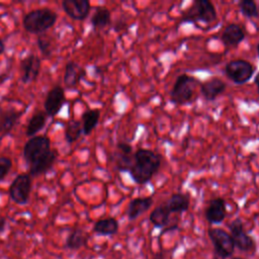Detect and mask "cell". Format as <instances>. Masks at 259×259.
<instances>
[{
  "mask_svg": "<svg viewBox=\"0 0 259 259\" xmlns=\"http://www.w3.org/2000/svg\"><path fill=\"white\" fill-rule=\"evenodd\" d=\"M163 157L149 149H138L134 153V164L128 171L132 180L140 185L149 183L159 172Z\"/></svg>",
  "mask_w": 259,
  "mask_h": 259,
  "instance_id": "1",
  "label": "cell"
},
{
  "mask_svg": "<svg viewBox=\"0 0 259 259\" xmlns=\"http://www.w3.org/2000/svg\"><path fill=\"white\" fill-rule=\"evenodd\" d=\"M57 20V14L49 8L34 9L26 13L22 19L24 29L30 33L39 34L51 28Z\"/></svg>",
  "mask_w": 259,
  "mask_h": 259,
  "instance_id": "2",
  "label": "cell"
},
{
  "mask_svg": "<svg viewBox=\"0 0 259 259\" xmlns=\"http://www.w3.org/2000/svg\"><path fill=\"white\" fill-rule=\"evenodd\" d=\"M217 19L214 5L208 0H195L182 12L181 23H211Z\"/></svg>",
  "mask_w": 259,
  "mask_h": 259,
  "instance_id": "3",
  "label": "cell"
},
{
  "mask_svg": "<svg viewBox=\"0 0 259 259\" xmlns=\"http://www.w3.org/2000/svg\"><path fill=\"white\" fill-rule=\"evenodd\" d=\"M199 84L198 80L187 74L179 75L170 91V100L176 105H183L191 101L193 90Z\"/></svg>",
  "mask_w": 259,
  "mask_h": 259,
  "instance_id": "4",
  "label": "cell"
},
{
  "mask_svg": "<svg viewBox=\"0 0 259 259\" xmlns=\"http://www.w3.org/2000/svg\"><path fill=\"white\" fill-rule=\"evenodd\" d=\"M254 66L243 59H236L228 62L225 66V73L235 84L243 85L254 75Z\"/></svg>",
  "mask_w": 259,
  "mask_h": 259,
  "instance_id": "5",
  "label": "cell"
},
{
  "mask_svg": "<svg viewBox=\"0 0 259 259\" xmlns=\"http://www.w3.org/2000/svg\"><path fill=\"white\" fill-rule=\"evenodd\" d=\"M207 234L213 245L217 257L220 259H227L233 255L235 244L230 233L221 228H213L209 229Z\"/></svg>",
  "mask_w": 259,
  "mask_h": 259,
  "instance_id": "6",
  "label": "cell"
},
{
  "mask_svg": "<svg viewBox=\"0 0 259 259\" xmlns=\"http://www.w3.org/2000/svg\"><path fill=\"white\" fill-rule=\"evenodd\" d=\"M51 152V141L45 136L30 138L23 147V158L28 165L36 162Z\"/></svg>",
  "mask_w": 259,
  "mask_h": 259,
  "instance_id": "7",
  "label": "cell"
},
{
  "mask_svg": "<svg viewBox=\"0 0 259 259\" xmlns=\"http://www.w3.org/2000/svg\"><path fill=\"white\" fill-rule=\"evenodd\" d=\"M31 191V177L28 174H19L9 186V195L17 204H25Z\"/></svg>",
  "mask_w": 259,
  "mask_h": 259,
  "instance_id": "8",
  "label": "cell"
},
{
  "mask_svg": "<svg viewBox=\"0 0 259 259\" xmlns=\"http://www.w3.org/2000/svg\"><path fill=\"white\" fill-rule=\"evenodd\" d=\"M230 235L234 241L235 248L240 251L249 252L255 248V241L245 232L244 224L241 219L237 218L230 224Z\"/></svg>",
  "mask_w": 259,
  "mask_h": 259,
  "instance_id": "9",
  "label": "cell"
},
{
  "mask_svg": "<svg viewBox=\"0 0 259 259\" xmlns=\"http://www.w3.org/2000/svg\"><path fill=\"white\" fill-rule=\"evenodd\" d=\"M111 159L119 172H128L134 164L133 147L124 142L118 143Z\"/></svg>",
  "mask_w": 259,
  "mask_h": 259,
  "instance_id": "10",
  "label": "cell"
},
{
  "mask_svg": "<svg viewBox=\"0 0 259 259\" xmlns=\"http://www.w3.org/2000/svg\"><path fill=\"white\" fill-rule=\"evenodd\" d=\"M40 70V59L33 55L29 54L20 62V75L21 81L25 84L34 81Z\"/></svg>",
  "mask_w": 259,
  "mask_h": 259,
  "instance_id": "11",
  "label": "cell"
},
{
  "mask_svg": "<svg viewBox=\"0 0 259 259\" xmlns=\"http://www.w3.org/2000/svg\"><path fill=\"white\" fill-rule=\"evenodd\" d=\"M65 101V93L64 89L57 85L53 87L49 93L47 94L46 100H45V111L47 116H55L57 115Z\"/></svg>",
  "mask_w": 259,
  "mask_h": 259,
  "instance_id": "12",
  "label": "cell"
},
{
  "mask_svg": "<svg viewBox=\"0 0 259 259\" xmlns=\"http://www.w3.org/2000/svg\"><path fill=\"white\" fill-rule=\"evenodd\" d=\"M204 215L209 224L219 225L223 223L227 215V205L225 199L222 197L212 198L205 208Z\"/></svg>",
  "mask_w": 259,
  "mask_h": 259,
  "instance_id": "13",
  "label": "cell"
},
{
  "mask_svg": "<svg viewBox=\"0 0 259 259\" xmlns=\"http://www.w3.org/2000/svg\"><path fill=\"white\" fill-rule=\"evenodd\" d=\"M62 7L72 19L84 20L89 14L90 2L88 0H64Z\"/></svg>",
  "mask_w": 259,
  "mask_h": 259,
  "instance_id": "14",
  "label": "cell"
},
{
  "mask_svg": "<svg viewBox=\"0 0 259 259\" xmlns=\"http://www.w3.org/2000/svg\"><path fill=\"white\" fill-rule=\"evenodd\" d=\"M245 31L237 23H229L223 30L221 40L226 47H237L245 39Z\"/></svg>",
  "mask_w": 259,
  "mask_h": 259,
  "instance_id": "15",
  "label": "cell"
},
{
  "mask_svg": "<svg viewBox=\"0 0 259 259\" xmlns=\"http://www.w3.org/2000/svg\"><path fill=\"white\" fill-rule=\"evenodd\" d=\"M227 88V84L220 78H211L200 85V93L206 101H213Z\"/></svg>",
  "mask_w": 259,
  "mask_h": 259,
  "instance_id": "16",
  "label": "cell"
},
{
  "mask_svg": "<svg viewBox=\"0 0 259 259\" xmlns=\"http://www.w3.org/2000/svg\"><path fill=\"white\" fill-rule=\"evenodd\" d=\"M153 197L146 196V197H137L130 201L127 208H126V215L130 221H134L138 219L140 215L145 213L150 207L153 205Z\"/></svg>",
  "mask_w": 259,
  "mask_h": 259,
  "instance_id": "17",
  "label": "cell"
},
{
  "mask_svg": "<svg viewBox=\"0 0 259 259\" xmlns=\"http://www.w3.org/2000/svg\"><path fill=\"white\" fill-rule=\"evenodd\" d=\"M86 72L84 68H82L80 65L77 63L70 61L66 64L65 66V71H64V84L67 88H72L75 87L81 79L85 76Z\"/></svg>",
  "mask_w": 259,
  "mask_h": 259,
  "instance_id": "18",
  "label": "cell"
},
{
  "mask_svg": "<svg viewBox=\"0 0 259 259\" xmlns=\"http://www.w3.org/2000/svg\"><path fill=\"white\" fill-rule=\"evenodd\" d=\"M21 114L22 111H16L14 109L0 111V139L11 132Z\"/></svg>",
  "mask_w": 259,
  "mask_h": 259,
  "instance_id": "19",
  "label": "cell"
},
{
  "mask_svg": "<svg viewBox=\"0 0 259 259\" xmlns=\"http://www.w3.org/2000/svg\"><path fill=\"white\" fill-rule=\"evenodd\" d=\"M56 158H57L56 151L51 150V152H49L46 156L41 157L39 160H37L36 162L29 165L30 175L37 176V175H41V174L48 172L53 167V165L56 161Z\"/></svg>",
  "mask_w": 259,
  "mask_h": 259,
  "instance_id": "20",
  "label": "cell"
},
{
  "mask_svg": "<svg viewBox=\"0 0 259 259\" xmlns=\"http://www.w3.org/2000/svg\"><path fill=\"white\" fill-rule=\"evenodd\" d=\"M165 203L171 213H182L189 208V195L181 192L173 193Z\"/></svg>",
  "mask_w": 259,
  "mask_h": 259,
  "instance_id": "21",
  "label": "cell"
},
{
  "mask_svg": "<svg viewBox=\"0 0 259 259\" xmlns=\"http://www.w3.org/2000/svg\"><path fill=\"white\" fill-rule=\"evenodd\" d=\"M170 214L171 212L169 208L167 207L166 203L163 202L160 205H158L155 209L152 210V212L150 213L149 220L155 228L163 229V228H166L167 225L169 224Z\"/></svg>",
  "mask_w": 259,
  "mask_h": 259,
  "instance_id": "22",
  "label": "cell"
},
{
  "mask_svg": "<svg viewBox=\"0 0 259 259\" xmlns=\"http://www.w3.org/2000/svg\"><path fill=\"white\" fill-rule=\"evenodd\" d=\"M93 231L101 236L115 235L118 231V222L114 218L101 219L94 224Z\"/></svg>",
  "mask_w": 259,
  "mask_h": 259,
  "instance_id": "23",
  "label": "cell"
},
{
  "mask_svg": "<svg viewBox=\"0 0 259 259\" xmlns=\"http://www.w3.org/2000/svg\"><path fill=\"white\" fill-rule=\"evenodd\" d=\"M100 118L99 109H88L82 115V130L83 135L88 136L98 124Z\"/></svg>",
  "mask_w": 259,
  "mask_h": 259,
  "instance_id": "24",
  "label": "cell"
},
{
  "mask_svg": "<svg viewBox=\"0 0 259 259\" xmlns=\"http://www.w3.org/2000/svg\"><path fill=\"white\" fill-rule=\"evenodd\" d=\"M111 14L110 11L103 6L97 7L91 17V24L94 29H102L110 24Z\"/></svg>",
  "mask_w": 259,
  "mask_h": 259,
  "instance_id": "25",
  "label": "cell"
},
{
  "mask_svg": "<svg viewBox=\"0 0 259 259\" xmlns=\"http://www.w3.org/2000/svg\"><path fill=\"white\" fill-rule=\"evenodd\" d=\"M87 241L88 235L81 229H75L69 234L66 240V247L71 250H79L87 244Z\"/></svg>",
  "mask_w": 259,
  "mask_h": 259,
  "instance_id": "26",
  "label": "cell"
},
{
  "mask_svg": "<svg viewBox=\"0 0 259 259\" xmlns=\"http://www.w3.org/2000/svg\"><path fill=\"white\" fill-rule=\"evenodd\" d=\"M47 121V114L46 112L42 111H37L36 113H34L26 126V136L28 137H33L34 135H36L40 130H42V127L45 126Z\"/></svg>",
  "mask_w": 259,
  "mask_h": 259,
  "instance_id": "27",
  "label": "cell"
},
{
  "mask_svg": "<svg viewBox=\"0 0 259 259\" xmlns=\"http://www.w3.org/2000/svg\"><path fill=\"white\" fill-rule=\"evenodd\" d=\"M83 134L82 122L80 120L71 119L65 128V140L71 144L76 142L80 136Z\"/></svg>",
  "mask_w": 259,
  "mask_h": 259,
  "instance_id": "28",
  "label": "cell"
},
{
  "mask_svg": "<svg viewBox=\"0 0 259 259\" xmlns=\"http://www.w3.org/2000/svg\"><path fill=\"white\" fill-rule=\"evenodd\" d=\"M240 12L247 18H256L259 16L257 3L253 0H241L238 3Z\"/></svg>",
  "mask_w": 259,
  "mask_h": 259,
  "instance_id": "29",
  "label": "cell"
},
{
  "mask_svg": "<svg viewBox=\"0 0 259 259\" xmlns=\"http://www.w3.org/2000/svg\"><path fill=\"white\" fill-rule=\"evenodd\" d=\"M37 47H38L40 53L47 57L51 56L53 53V50H54L52 40L46 35H40L37 37Z\"/></svg>",
  "mask_w": 259,
  "mask_h": 259,
  "instance_id": "30",
  "label": "cell"
},
{
  "mask_svg": "<svg viewBox=\"0 0 259 259\" xmlns=\"http://www.w3.org/2000/svg\"><path fill=\"white\" fill-rule=\"evenodd\" d=\"M12 167V161L8 157H0V181L5 178Z\"/></svg>",
  "mask_w": 259,
  "mask_h": 259,
  "instance_id": "31",
  "label": "cell"
},
{
  "mask_svg": "<svg viewBox=\"0 0 259 259\" xmlns=\"http://www.w3.org/2000/svg\"><path fill=\"white\" fill-rule=\"evenodd\" d=\"M126 26V22L123 20V19H120L118 21H116V23L114 24V30L115 31H120V30H123Z\"/></svg>",
  "mask_w": 259,
  "mask_h": 259,
  "instance_id": "32",
  "label": "cell"
},
{
  "mask_svg": "<svg viewBox=\"0 0 259 259\" xmlns=\"http://www.w3.org/2000/svg\"><path fill=\"white\" fill-rule=\"evenodd\" d=\"M5 228H6V219L0 218V234L3 233Z\"/></svg>",
  "mask_w": 259,
  "mask_h": 259,
  "instance_id": "33",
  "label": "cell"
},
{
  "mask_svg": "<svg viewBox=\"0 0 259 259\" xmlns=\"http://www.w3.org/2000/svg\"><path fill=\"white\" fill-rule=\"evenodd\" d=\"M254 83H255V85H256V87H257V92H258V94H259V72H258V73L256 74V76H255Z\"/></svg>",
  "mask_w": 259,
  "mask_h": 259,
  "instance_id": "34",
  "label": "cell"
},
{
  "mask_svg": "<svg viewBox=\"0 0 259 259\" xmlns=\"http://www.w3.org/2000/svg\"><path fill=\"white\" fill-rule=\"evenodd\" d=\"M154 259H165V256L163 255V253L159 252V253L155 254V256H154Z\"/></svg>",
  "mask_w": 259,
  "mask_h": 259,
  "instance_id": "35",
  "label": "cell"
},
{
  "mask_svg": "<svg viewBox=\"0 0 259 259\" xmlns=\"http://www.w3.org/2000/svg\"><path fill=\"white\" fill-rule=\"evenodd\" d=\"M4 50H5V45H4L3 40L0 38V55L4 52Z\"/></svg>",
  "mask_w": 259,
  "mask_h": 259,
  "instance_id": "36",
  "label": "cell"
},
{
  "mask_svg": "<svg viewBox=\"0 0 259 259\" xmlns=\"http://www.w3.org/2000/svg\"><path fill=\"white\" fill-rule=\"evenodd\" d=\"M256 50H257V54H258V57H259V42L257 44V49Z\"/></svg>",
  "mask_w": 259,
  "mask_h": 259,
  "instance_id": "37",
  "label": "cell"
},
{
  "mask_svg": "<svg viewBox=\"0 0 259 259\" xmlns=\"http://www.w3.org/2000/svg\"><path fill=\"white\" fill-rule=\"evenodd\" d=\"M232 259H243V258H241V257H234V258H232Z\"/></svg>",
  "mask_w": 259,
  "mask_h": 259,
  "instance_id": "38",
  "label": "cell"
}]
</instances>
